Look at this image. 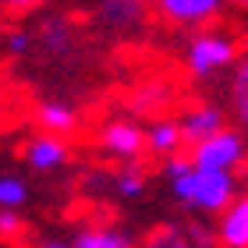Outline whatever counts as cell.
Wrapping results in <instances>:
<instances>
[{
  "label": "cell",
  "mask_w": 248,
  "mask_h": 248,
  "mask_svg": "<svg viewBox=\"0 0 248 248\" xmlns=\"http://www.w3.org/2000/svg\"><path fill=\"white\" fill-rule=\"evenodd\" d=\"M191 167L199 170H223V174H238V167L248 160V139L238 128H220L217 135L195 142L188 149Z\"/></svg>",
  "instance_id": "obj_3"
},
{
  "label": "cell",
  "mask_w": 248,
  "mask_h": 248,
  "mask_svg": "<svg viewBox=\"0 0 248 248\" xmlns=\"http://www.w3.org/2000/svg\"><path fill=\"white\" fill-rule=\"evenodd\" d=\"M114 191L121 199H142L145 195V174L139 170V167H124V170L114 174Z\"/></svg>",
  "instance_id": "obj_13"
},
{
  "label": "cell",
  "mask_w": 248,
  "mask_h": 248,
  "mask_svg": "<svg viewBox=\"0 0 248 248\" xmlns=\"http://www.w3.org/2000/svg\"><path fill=\"white\" fill-rule=\"evenodd\" d=\"M217 245L220 248H248V191L238 195L227 209L220 213Z\"/></svg>",
  "instance_id": "obj_8"
},
{
  "label": "cell",
  "mask_w": 248,
  "mask_h": 248,
  "mask_svg": "<svg viewBox=\"0 0 248 248\" xmlns=\"http://www.w3.org/2000/svg\"><path fill=\"white\" fill-rule=\"evenodd\" d=\"M238 39L231 36V32H220V29H202L195 36L188 39L185 46V64H188V75L191 78H213L220 71H227V67L238 61Z\"/></svg>",
  "instance_id": "obj_2"
},
{
  "label": "cell",
  "mask_w": 248,
  "mask_h": 248,
  "mask_svg": "<svg viewBox=\"0 0 248 248\" xmlns=\"http://www.w3.org/2000/svg\"><path fill=\"white\" fill-rule=\"evenodd\" d=\"M174 199L191 213H206V217H220L234 199L241 195L238 174H223V170H199L188 167L185 174H177L170 181Z\"/></svg>",
  "instance_id": "obj_1"
},
{
  "label": "cell",
  "mask_w": 248,
  "mask_h": 248,
  "mask_svg": "<svg viewBox=\"0 0 248 248\" xmlns=\"http://www.w3.org/2000/svg\"><path fill=\"white\" fill-rule=\"evenodd\" d=\"M149 4L174 29H206L223 15L227 0H149Z\"/></svg>",
  "instance_id": "obj_4"
},
{
  "label": "cell",
  "mask_w": 248,
  "mask_h": 248,
  "mask_svg": "<svg viewBox=\"0 0 248 248\" xmlns=\"http://www.w3.org/2000/svg\"><path fill=\"white\" fill-rule=\"evenodd\" d=\"M36 121H39L43 135L64 139V135H71L78 128V110L71 103H61V99H46V103L36 107Z\"/></svg>",
  "instance_id": "obj_10"
},
{
  "label": "cell",
  "mask_w": 248,
  "mask_h": 248,
  "mask_svg": "<svg viewBox=\"0 0 248 248\" xmlns=\"http://www.w3.org/2000/svg\"><path fill=\"white\" fill-rule=\"evenodd\" d=\"M39 4H43V0H0V7H4L7 15H15V18L29 15V11H36Z\"/></svg>",
  "instance_id": "obj_21"
},
{
  "label": "cell",
  "mask_w": 248,
  "mask_h": 248,
  "mask_svg": "<svg viewBox=\"0 0 248 248\" xmlns=\"http://www.w3.org/2000/svg\"><path fill=\"white\" fill-rule=\"evenodd\" d=\"M238 4H248V0H238Z\"/></svg>",
  "instance_id": "obj_24"
},
{
  "label": "cell",
  "mask_w": 248,
  "mask_h": 248,
  "mask_svg": "<svg viewBox=\"0 0 248 248\" xmlns=\"http://www.w3.org/2000/svg\"><path fill=\"white\" fill-rule=\"evenodd\" d=\"M139 15H142L139 0H107L103 4V18L110 25H135Z\"/></svg>",
  "instance_id": "obj_15"
},
{
  "label": "cell",
  "mask_w": 248,
  "mask_h": 248,
  "mask_svg": "<svg viewBox=\"0 0 248 248\" xmlns=\"http://www.w3.org/2000/svg\"><path fill=\"white\" fill-rule=\"evenodd\" d=\"M191 248H220L217 241H191Z\"/></svg>",
  "instance_id": "obj_23"
},
{
  "label": "cell",
  "mask_w": 248,
  "mask_h": 248,
  "mask_svg": "<svg viewBox=\"0 0 248 248\" xmlns=\"http://www.w3.org/2000/svg\"><path fill=\"white\" fill-rule=\"evenodd\" d=\"M177 124H181V139H185V145L191 149L195 142L209 139V135H217L220 128H227V114H223L217 103H199V107L185 110V114L177 117Z\"/></svg>",
  "instance_id": "obj_6"
},
{
  "label": "cell",
  "mask_w": 248,
  "mask_h": 248,
  "mask_svg": "<svg viewBox=\"0 0 248 248\" xmlns=\"http://www.w3.org/2000/svg\"><path fill=\"white\" fill-rule=\"evenodd\" d=\"M39 248H75V245L71 241H43Z\"/></svg>",
  "instance_id": "obj_22"
},
{
  "label": "cell",
  "mask_w": 248,
  "mask_h": 248,
  "mask_svg": "<svg viewBox=\"0 0 248 248\" xmlns=\"http://www.w3.org/2000/svg\"><path fill=\"white\" fill-rule=\"evenodd\" d=\"M231 96H234V110L245 124V139H248V53L241 57L238 71H234V85H231Z\"/></svg>",
  "instance_id": "obj_14"
},
{
  "label": "cell",
  "mask_w": 248,
  "mask_h": 248,
  "mask_svg": "<svg viewBox=\"0 0 248 248\" xmlns=\"http://www.w3.org/2000/svg\"><path fill=\"white\" fill-rule=\"evenodd\" d=\"M0 43H4V50L11 53V57H21V53H29V46H32V36H29L25 29H11V32H7V36L0 39Z\"/></svg>",
  "instance_id": "obj_20"
},
{
  "label": "cell",
  "mask_w": 248,
  "mask_h": 248,
  "mask_svg": "<svg viewBox=\"0 0 248 248\" xmlns=\"http://www.w3.org/2000/svg\"><path fill=\"white\" fill-rule=\"evenodd\" d=\"M75 248H139L124 227H82L71 238Z\"/></svg>",
  "instance_id": "obj_11"
},
{
  "label": "cell",
  "mask_w": 248,
  "mask_h": 248,
  "mask_svg": "<svg viewBox=\"0 0 248 248\" xmlns=\"http://www.w3.org/2000/svg\"><path fill=\"white\" fill-rule=\"evenodd\" d=\"M29 202V185L18 174H0V209H21Z\"/></svg>",
  "instance_id": "obj_12"
},
{
  "label": "cell",
  "mask_w": 248,
  "mask_h": 248,
  "mask_svg": "<svg viewBox=\"0 0 248 248\" xmlns=\"http://www.w3.org/2000/svg\"><path fill=\"white\" fill-rule=\"evenodd\" d=\"M96 142L114 160H139L145 153V128H139L135 121H107Z\"/></svg>",
  "instance_id": "obj_5"
},
{
  "label": "cell",
  "mask_w": 248,
  "mask_h": 248,
  "mask_svg": "<svg viewBox=\"0 0 248 248\" xmlns=\"http://www.w3.org/2000/svg\"><path fill=\"white\" fill-rule=\"evenodd\" d=\"M25 234V220L18 217V209H0V241H18Z\"/></svg>",
  "instance_id": "obj_19"
},
{
  "label": "cell",
  "mask_w": 248,
  "mask_h": 248,
  "mask_svg": "<svg viewBox=\"0 0 248 248\" xmlns=\"http://www.w3.org/2000/svg\"><path fill=\"white\" fill-rule=\"evenodd\" d=\"M142 248H191V234L177 231V227H163V231L149 234V241Z\"/></svg>",
  "instance_id": "obj_17"
},
{
  "label": "cell",
  "mask_w": 248,
  "mask_h": 248,
  "mask_svg": "<svg viewBox=\"0 0 248 248\" xmlns=\"http://www.w3.org/2000/svg\"><path fill=\"white\" fill-rule=\"evenodd\" d=\"M21 156H25V163L32 167V170L50 174V170H61V167L67 163L71 149H67V142L57 139V135H36V139H29V142H25Z\"/></svg>",
  "instance_id": "obj_7"
},
{
  "label": "cell",
  "mask_w": 248,
  "mask_h": 248,
  "mask_svg": "<svg viewBox=\"0 0 248 248\" xmlns=\"http://www.w3.org/2000/svg\"><path fill=\"white\" fill-rule=\"evenodd\" d=\"M39 39H43V46H46L50 53H61V50H67V43H71V29H67V21L50 18L46 25H43Z\"/></svg>",
  "instance_id": "obj_16"
},
{
  "label": "cell",
  "mask_w": 248,
  "mask_h": 248,
  "mask_svg": "<svg viewBox=\"0 0 248 248\" xmlns=\"http://www.w3.org/2000/svg\"><path fill=\"white\" fill-rule=\"evenodd\" d=\"M167 89L163 85H145V89H139V93L131 96V107L139 110V114H145V110H156L160 103H167Z\"/></svg>",
  "instance_id": "obj_18"
},
{
  "label": "cell",
  "mask_w": 248,
  "mask_h": 248,
  "mask_svg": "<svg viewBox=\"0 0 248 248\" xmlns=\"http://www.w3.org/2000/svg\"><path fill=\"white\" fill-rule=\"evenodd\" d=\"M0 39H4V32H0Z\"/></svg>",
  "instance_id": "obj_25"
},
{
  "label": "cell",
  "mask_w": 248,
  "mask_h": 248,
  "mask_svg": "<svg viewBox=\"0 0 248 248\" xmlns=\"http://www.w3.org/2000/svg\"><path fill=\"white\" fill-rule=\"evenodd\" d=\"M181 149H185V139H181V124H177L174 117L153 121L149 128H145V153L167 160V156H177Z\"/></svg>",
  "instance_id": "obj_9"
}]
</instances>
